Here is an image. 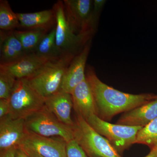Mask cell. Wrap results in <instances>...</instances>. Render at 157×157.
<instances>
[{
    "mask_svg": "<svg viewBox=\"0 0 157 157\" xmlns=\"http://www.w3.org/2000/svg\"><path fill=\"white\" fill-rule=\"evenodd\" d=\"M86 76L95 101L97 116L107 121L119 113L146 104L157 96L153 94H132L120 91L101 81L91 68L88 69Z\"/></svg>",
    "mask_w": 157,
    "mask_h": 157,
    "instance_id": "6da1fadb",
    "label": "cell"
},
{
    "mask_svg": "<svg viewBox=\"0 0 157 157\" xmlns=\"http://www.w3.org/2000/svg\"><path fill=\"white\" fill-rule=\"evenodd\" d=\"M74 56L73 54L62 55L50 61L36 73L26 79L45 99L59 91L63 77Z\"/></svg>",
    "mask_w": 157,
    "mask_h": 157,
    "instance_id": "7a4b0ae2",
    "label": "cell"
},
{
    "mask_svg": "<svg viewBox=\"0 0 157 157\" xmlns=\"http://www.w3.org/2000/svg\"><path fill=\"white\" fill-rule=\"evenodd\" d=\"M74 139L88 157H122L105 137L99 134L81 116L76 115Z\"/></svg>",
    "mask_w": 157,
    "mask_h": 157,
    "instance_id": "3957f363",
    "label": "cell"
},
{
    "mask_svg": "<svg viewBox=\"0 0 157 157\" xmlns=\"http://www.w3.org/2000/svg\"><path fill=\"white\" fill-rule=\"evenodd\" d=\"M9 100V115L14 119H25L45 106V99L26 78L17 79Z\"/></svg>",
    "mask_w": 157,
    "mask_h": 157,
    "instance_id": "277c9868",
    "label": "cell"
},
{
    "mask_svg": "<svg viewBox=\"0 0 157 157\" xmlns=\"http://www.w3.org/2000/svg\"><path fill=\"white\" fill-rule=\"evenodd\" d=\"M86 121L95 131L105 137L121 155L136 144L137 134L143 128L110 123L95 114Z\"/></svg>",
    "mask_w": 157,
    "mask_h": 157,
    "instance_id": "5b68a950",
    "label": "cell"
},
{
    "mask_svg": "<svg viewBox=\"0 0 157 157\" xmlns=\"http://www.w3.org/2000/svg\"><path fill=\"white\" fill-rule=\"evenodd\" d=\"M25 121L28 130L37 135L62 137L67 142L74 139V128L63 123L45 106Z\"/></svg>",
    "mask_w": 157,
    "mask_h": 157,
    "instance_id": "8992f818",
    "label": "cell"
},
{
    "mask_svg": "<svg viewBox=\"0 0 157 157\" xmlns=\"http://www.w3.org/2000/svg\"><path fill=\"white\" fill-rule=\"evenodd\" d=\"M65 15L70 28L76 35L86 39L92 21L90 0H64Z\"/></svg>",
    "mask_w": 157,
    "mask_h": 157,
    "instance_id": "52a82bcc",
    "label": "cell"
},
{
    "mask_svg": "<svg viewBox=\"0 0 157 157\" xmlns=\"http://www.w3.org/2000/svg\"><path fill=\"white\" fill-rule=\"evenodd\" d=\"M53 9L56 17V43L57 48L61 55L73 54L78 46L85 40L76 35L70 28L66 15L63 1H59Z\"/></svg>",
    "mask_w": 157,
    "mask_h": 157,
    "instance_id": "ba28073f",
    "label": "cell"
},
{
    "mask_svg": "<svg viewBox=\"0 0 157 157\" xmlns=\"http://www.w3.org/2000/svg\"><path fill=\"white\" fill-rule=\"evenodd\" d=\"M67 143L62 137H44L28 130L20 146L32 149L43 157H67L66 151Z\"/></svg>",
    "mask_w": 157,
    "mask_h": 157,
    "instance_id": "9c48e42d",
    "label": "cell"
},
{
    "mask_svg": "<svg viewBox=\"0 0 157 157\" xmlns=\"http://www.w3.org/2000/svg\"><path fill=\"white\" fill-rule=\"evenodd\" d=\"M27 132L25 119L9 115L0 119V152L19 147Z\"/></svg>",
    "mask_w": 157,
    "mask_h": 157,
    "instance_id": "30bf717a",
    "label": "cell"
},
{
    "mask_svg": "<svg viewBox=\"0 0 157 157\" xmlns=\"http://www.w3.org/2000/svg\"><path fill=\"white\" fill-rule=\"evenodd\" d=\"M52 60L54 59L43 57L32 52L26 54L14 61L0 64V69L9 72L17 79L27 78L36 73Z\"/></svg>",
    "mask_w": 157,
    "mask_h": 157,
    "instance_id": "8fae6325",
    "label": "cell"
},
{
    "mask_svg": "<svg viewBox=\"0 0 157 157\" xmlns=\"http://www.w3.org/2000/svg\"><path fill=\"white\" fill-rule=\"evenodd\" d=\"M90 48L87 43L81 52L74 57L63 77L59 90L71 94L74 88L86 79L85 70Z\"/></svg>",
    "mask_w": 157,
    "mask_h": 157,
    "instance_id": "7c38bea8",
    "label": "cell"
},
{
    "mask_svg": "<svg viewBox=\"0 0 157 157\" xmlns=\"http://www.w3.org/2000/svg\"><path fill=\"white\" fill-rule=\"evenodd\" d=\"M71 94L76 115L81 116L86 120L90 116L97 115L95 101L86 78L74 88Z\"/></svg>",
    "mask_w": 157,
    "mask_h": 157,
    "instance_id": "4fadbf2b",
    "label": "cell"
},
{
    "mask_svg": "<svg viewBox=\"0 0 157 157\" xmlns=\"http://www.w3.org/2000/svg\"><path fill=\"white\" fill-rule=\"evenodd\" d=\"M157 117V96L146 104L124 113L117 124L131 126L144 127Z\"/></svg>",
    "mask_w": 157,
    "mask_h": 157,
    "instance_id": "5bb4252c",
    "label": "cell"
},
{
    "mask_svg": "<svg viewBox=\"0 0 157 157\" xmlns=\"http://www.w3.org/2000/svg\"><path fill=\"white\" fill-rule=\"evenodd\" d=\"M45 106L58 119L67 125L74 128L75 122L71 118L73 107L71 94L59 90L54 94L45 98Z\"/></svg>",
    "mask_w": 157,
    "mask_h": 157,
    "instance_id": "9a60e30c",
    "label": "cell"
},
{
    "mask_svg": "<svg viewBox=\"0 0 157 157\" xmlns=\"http://www.w3.org/2000/svg\"><path fill=\"white\" fill-rule=\"evenodd\" d=\"M20 26L29 29H42L47 30L56 25L55 12L49 10L30 13H17Z\"/></svg>",
    "mask_w": 157,
    "mask_h": 157,
    "instance_id": "2e32d148",
    "label": "cell"
},
{
    "mask_svg": "<svg viewBox=\"0 0 157 157\" xmlns=\"http://www.w3.org/2000/svg\"><path fill=\"white\" fill-rule=\"evenodd\" d=\"M1 64L11 63L25 55L21 43L14 34V30H1Z\"/></svg>",
    "mask_w": 157,
    "mask_h": 157,
    "instance_id": "e0dca14e",
    "label": "cell"
},
{
    "mask_svg": "<svg viewBox=\"0 0 157 157\" xmlns=\"http://www.w3.org/2000/svg\"><path fill=\"white\" fill-rule=\"evenodd\" d=\"M48 31L42 29H36L26 31L14 30V33L21 43L25 51L27 54L35 52L39 42L48 33Z\"/></svg>",
    "mask_w": 157,
    "mask_h": 157,
    "instance_id": "ac0fdd59",
    "label": "cell"
},
{
    "mask_svg": "<svg viewBox=\"0 0 157 157\" xmlns=\"http://www.w3.org/2000/svg\"><path fill=\"white\" fill-rule=\"evenodd\" d=\"M56 33V25L42 38L34 52L50 59H55L62 56L57 48Z\"/></svg>",
    "mask_w": 157,
    "mask_h": 157,
    "instance_id": "d6986e66",
    "label": "cell"
},
{
    "mask_svg": "<svg viewBox=\"0 0 157 157\" xmlns=\"http://www.w3.org/2000/svg\"><path fill=\"white\" fill-rule=\"evenodd\" d=\"M20 26L17 13L12 11L8 1H0V29L1 30L13 31Z\"/></svg>",
    "mask_w": 157,
    "mask_h": 157,
    "instance_id": "ffe728a7",
    "label": "cell"
},
{
    "mask_svg": "<svg viewBox=\"0 0 157 157\" xmlns=\"http://www.w3.org/2000/svg\"><path fill=\"white\" fill-rule=\"evenodd\" d=\"M136 143L144 144L150 149L157 146V117L140 129L137 135Z\"/></svg>",
    "mask_w": 157,
    "mask_h": 157,
    "instance_id": "44dd1931",
    "label": "cell"
},
{
    "mask_svg": "<svg viewBox=\"0 0 157 157\" xmlns=\"http://www.w3.org/2000/svg\"><path fill=\"white\" fill-rule=\"evenodd\" d=\"M17 80L9 72L0 69V99H9Z\"/></svg>",
    "mask_w": 157,
    "mask_h": 157,
    "instance_id": "7402d4cb",
    "label": "cell"
},
{
    "mask_svg": "<svg viewBox=\"0 0 157 157\" xmlns=\"http://www.w3.org/2000/svg\"><path fill=\"white\" fill-rule=\"evenodd\" d=\"M66 151L67 157H88L84 150L75 139L67 143Z\"/></svg>",
    "mask_w": 157,
    "mask_h": 157,
    "instance_id": "603a6c76",
    "label": "cell"
},
{
    "mask_svg": "<svg viewBox=\"0 0 157 157\" xmlns=\"http://www.w3.org/2000/svg\"><path fill=\"white\" fill-rule=\"evenodd\" d=\"M9 99H0V119L9 115Z\"/></svg>",
    "mask_w": 157,
    "mask_h": 157,
    "instance_id": "cb8c5ba5",
    "label": "cell"
},
{
    "mask_svg": "<svg viewBox=\"0 0 157 157\" xmlns=\"http://www.w3.org/2000/svg\"><path fill=\"white\" fill-rule=\"evenodd\" d=\"M106 1L104 0H95L93 2V11L92 12V19L93 21L96 17L97 13L102 9Z\"/></svg>",
    "mask_w": 157,
    "mask_h": 157,
    "instance_id": "d4e9b609",
    "label": "cell"
},
{
    "mask_svg": "<svg viewBox=\"0 0 157 157\" xmlns=\"http://www.w3.org/2000/svg\"><path fill=\"white\" fill-rule=\"evenodd\" d=\"M20 147L22 148V149L25 151L26 153L30 157H43L32 149L25 146Z\"/></svg>",
    "mask_w": 157,
    "mask_h": 157,
    "instance_id": "484cf974",
    "label": "cell"
},
{
    "mask_svg": "<svg viewBox=\"0 0 157 157\" xmlns=\"http://www.w3.org/2000/svg\"><path fill=\"white\" fill-rule=\"evenodd\" d=\"M16 148H12L6 151L1 152L0 157H15V152Z\"/></svg>",
    "mask_w": 157,
    "mask_h": 157,
    "instance_id": "4316f807",
    "label": "cell"
},
{
    "mask_svg": "<svg viewBox=\"0 0 157 157\" xmlns=\"http://www.w3.org/2000/svg\"><path fill=\"white\" fill-rule=\"evenodd\" d=\"M15 157H30L20 147H17L15 150Z\"/></svg>",
    "mask_w": 157,
    "mask_h": 157,
    "instance_id": "83f0119b",
    "label": "cell"
},
{
    "mask_svg": "<svg viewBox=\"0 0 157 157\" xmlns=\"http://www.w3.org/2000/svg\"><path fill=\"white\" fill-rule=\"evenodd\" d=\"M149 153L144 157H157V146H155L150 149Z\"/></svg>",
    "mask_w": 157,
    "mask_h": 157,
    "instance_id": "f1b7e54d",
    "label": "cell"
}]
</instances>
